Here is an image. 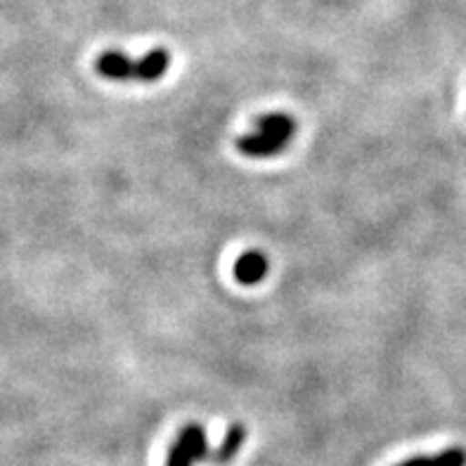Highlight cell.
<instances>
[{"mask_svg": "<svg viewBox=\"0 0 466 466\" xmlns=\"http://www.w3.org/2000/svg\"><path fill=\"white\" fill-rule=\"evenodd\" d=\"M171 66V53L166 47H154L142 59H130L121 50H105L95 62L97 74L109 81L154 83Z\"/></svg>", "mask_w": 466, "mask_h": 466, "instance_id": "obj_1", "label": "cell"}, {"mask_svg": "<svg viewBox=\"0 0 466 466\" xmlns=\"http://www.w3.org/2000/svg\"><path fill=\"white\" fill-rule=\"evenodd\" d=\"M296 133L294 118L282 112H272L258 118V124L251 133L237 140V149L251 159H268L284 152Z\"/></svg>", "mask_w": 466, "mask_h": 466, "instance_id": "obj_2", "label": "cell"}, {"mask_svg": "<svg viewBox=\"0 0 466 466\" xmlns=\"http://www.w3.org/2000/svg\"><path fill=\"white\" fill-rule=\"evenodd\" d=\"M208 457V441L204 426L187 424L180 429L176 443L171 445L166 466H195Z\"/></svg>", "mask_w": 466, "mask_h": 466, "instance_id": "obj_3", "label": "cell"}, {"mask_svg": "<svg viewBox=\"0 0 466 466\" xmlns=\"http://www.w3.org/2000/svg\"><path fill=\"white\" fill-rule=\"evenodd\" d=\"M270 270V263H268V256L260 254V251H247L237 258L235 263V279L244 287H254V284L263 282Z\"/></svg>", "mask_w": 466, "mask_h": 466, "instance_id": "obj_4", "label": "cell"}, {"mask_svg": "<svg viewBox=\"0 0 466 466\" xmlns=\"http://www.w3.org/2000/svg\"><path fill=\"white\" fill-rule=\"evenodd\" d=\"M396 466H466V450L464 448H445L436 455H420L410 457Z\"/></svg>", "mask_w": 466, "mask_h": 466, "instance_id": "obj_5", "label": "cell"}, {"mask_svg": "<svg viewBox=\"0 0 466 466\" xmlns=\"http://www.w3.org/2000/svg\"><path fill=\"white\" fill-rule=\"evenodd\" d=\"M244 441H247V429L244 426H232L230 431L225 433L223 443L216 448V452H208V460L216 461V464H225V461H230L232 457L242 450Z\"/></svg>", "mask_w": 466, "mask_h": 466, "instance_id": "obj_6", "label": "cell"}]
</instances>
